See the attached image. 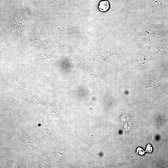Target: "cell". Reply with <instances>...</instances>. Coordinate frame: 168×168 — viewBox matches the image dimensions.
<instances>
[{"mask_svg":"<svg viewBox=\"0 0 168 168\" xmlns=\"http://www.w3.org/2000/svg\"><path fill=\"white\" fill-rule=\"evenodd\" d=\"M91 58L96 67L99 69H101L105 61L110 56L115 54L111 52L105 50L101 47H93Z\"/></svg>","mask_w":168,"mask_h":168,"instance_id":"6da1fadb","label":"cell"},{"mask_svg":"<svg viewBox=\"0 0 168 168\" xmlns=\"http://www.w3.org/2000/svg\"><path fill=\"white\" fill-rule=\"evenodd\" d=\"M110 8L109 2L106 0L100 2L98 6V9L101 12H106L108 11Z\"/></svg>","mask_w":168,"mask_h":168,"instance_id":"7a4b0ae2","label":"cell"},{"mask_svg":"<svg viewBox=\"0 0 168 168\" xmlns=\"http://www.w3.org/2000/svg\"><path fill=\"white\" fill-rule=\"evenodd\" d=\"M146 151H144L143 149L140 147L137 148V149L136 153L140 155H143L144 153Z\"/></svg>","mask_w":168,"mask_h":168,"instance_id":"3957f363","label":"cell"},{"mask_svg":"<svg viewBox=\"0 0 168 168\" xmlns=\"http://www.w3.org/2000/svg\"><path fill=\"white\" fill-rule=\"evenodd\" d=\"M152 151L153 150L152 146L150 144H148L146 147V152L150 153L152 152Z\"/></svg>","mask_w":168,"mask_h":168,"instance_id":"277c9868","label":"cell"}]
</instances>
